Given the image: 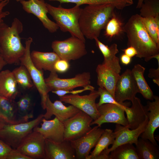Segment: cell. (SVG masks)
Returning <instances> with one entry per match:
<instances>
[{
	"label": "cell",
	"instance_id": "1",
	"mask_svg": "<svg viewBox=\"0 0 159 159\" xmlns=\"http://www.w3.org/2000/svg\"><path fill=\"white\" fill-rule=\"evenodd\" d=\"M123 29L127 38V46L135 48L137 52L136 57L144 58L148 62L159 54V46L150 36L140 14L132 15Z\"/></svg>",
	"mask_w": 159,
	"mask_h": 159
},
{
	"label": "cell",
	"instance_id": "2",
	"mask_svg": "<svg viewBox=\"0 0 159 159\" xmlns=\"http://www.w3.org/2000/svg\"><path fill=\"white\" fill-rule=\"evenodd\" d=\"M115 8L109 4L88 5L82 8L79 24L84 37L90 40L98 38L115 13Z\"/></svg>",
	"mask_w": 159,
	"mask_h": 159
},
{
	"label": "cell",
	"instance_id": "3",
	"mask_svg": "<svg viewBox=\"0 0 159 159\" xmlns=\"http://www.w3.org/2000/svg\"><path fill=\"white\" fill-rule=\"evenodd\" d=\"M23 25L17 18L13 20L10 26L4 21L0 26V54L6 63L20 62L19 59L25 51L20 34L23 31Z\"/></svg>",
	"mask_w": 159,
	"mask_h": 159
},
{
	"label": "cell",
	"instance_id": "4",
	"mask_svg": "<svg viewBox=\"0 0 159 159\" xmlns=\"http://www.w3.org/2000/svg\"><path fill=\"white\" fill-rule=\"evenodd\" d=\"M48 13L52 17L59 28L63 32H68L72 36L85 42V37L80 30L79 20L82 8L76 5L66 9L61 6L55 7L46 2Z\"/></svg>",
	"mask_w": 159,
	"mask_h": 159
},
{
	"label": "cell",
	"instance_id": "5",
	"mask_svg": "<svg viewBox=\"0 0 159 159\" xmlns=\"http://www.w3.org/2000/svg\"><path fill=\"white\" fill-rule=\"evenodd\" d=\"M41 114L33 120L15 124L0 122V139L13 149H16L23 139L42 122Z\"/></svg>",
	"mask_w": 159,
	"mask_h": 159
},
{
	"label": "cell",
	"instance_id": "6",
	"mask_svg": "<svg viewBox=\"0 0 159 159\" xmlns=\"http://www.w3.org/2000/svg\"><path fill=\"white\" fill-rule=\"evenodd\" d=\"M32 42L33 39L31 37L26 39L25 42V51L19 59L20 62L28 71L34 84L40 95L41 106L44 110H45L47 98L48 93L51 91L45 83L43 70L37 68L31 59L30 47Z\"/></svg>",
	"mask_w": 159,
	"mask_h": 159
},
{
	"label": "cell",
	"instance_id": "7",
	"mask_svg": "<svg viewBox=\"0 0 159 159\" xmlns=\"http://www.w3.org/2000/svg\"><path fill=\"white\" fill-rule=\"evenodd\" d=\"M85 43L77 37L72 36L64 40L53 41L51 47L61 59L69 62L80 59L87 54Z\"/></svg>",
	"mask_w": 159,
	"mask_h": 159
},
{
	"label": "cell",
	"instance_id": "8",
	"mask_svg": "<svg viewBox=\"0 0 159 159\" xmlns=\"http://www.w3.org/2000/svg\"><path fill=\"white\" fill-rule=\"evenodd\" d=\"M148 121V116L142 123L136 128L133 130L130 129L127 126L116 124L114 131L115 137L111 147L103 150L97 159H109L110 152L121 145L130 143L134 144L136 145L139 137L146 128Z\"/></svg>",
	"mask_w": 159,
	"mask_h": 159
},
{
	"label": "cell",
	"instance_id": "9",
	"mask_svg": "<svg viewBox=\"0 0 159 159\" xmlns=\"http://www.w3.org/2000/svg\"><path fill=\"white\" fill-rule=\"evenodd\" d=\"M93 119L84 112L80 110L75 115L63 122L64 140L70 141L83 136L92 128Z\"/></svg>",
	"mask_w": 159,
	"mask_h": 159
},
{
	"label": "cell",
	"instance_id": "10",
	"mask_svg": "<svg viewBox=\"0 0 159 159\" xmlns=\"http://www.w3.org/2000/svg\"><path fill=\"white\" fill-rule=\"evenodd\" d=\"M140 9L148 31L159 46V0H144Z\"/></svg>",
	"mask_w": 159,
	"mask_h": 159
},
{
	"label": "cell",
	"instance_id": "11",
	"mask_svg": "<svg viewBox=\"0 0 159 159\" xmlns=\"http://www.w3.org/2000/svg\"><path fill=\"white\" fill-rule=\"evenodd\" d=\"M90 77L89 72H84L72 78L62 79L54 71L50 72L49 76L45 79V81L51 91L57 90H71L76 87H84L90 85Z\"/></svg>",
	"mask_w": 159,
	"mask_h": 159
},
{
	"label": "cell",
	"instance_id": "12",
	"mask_svg": "<svg viewBox=\"0 0 159 159\" xmlns=\"http://www.w3.org/2000/svg\"><path fill=\"white\" fill-rule=\"evenodd\" d=\"M99 96L98 91L94 90L91 91L87 95L81 96L78 94L66 95L59 97V98L62 102L73 105L95 120L100 116L95 103L96 99Z\"/></svg>",
	"mask_w": 159,
	"mask_h": 159
},
{
	"label": "cell",
	"instance_id": "13",
	"mask_svg": "<svg viewBox=\"0 0 159 159\" xmlns=\"http://www.w3.org/2000/svg\"><path fill=\"white\" fill-rule=\"evenodd\" d=\"M45 138L39 132L33 130L16 149L31 159H45Z\"/></svg>",
	"mask_w": 159,
	"mask_h": 159
},
{
	"label": "cell",
	"instance_id": "14",
	"mask_svg": "<svg viewBox=\"0 0 159 159\" xmlns=\"http://www.w3.org/2000/svg\"><path fill=\"white\" fill-rule=\"evenodd\" d=\"M104 129L97 125L81 137L70 141L76 158L88 159L91 150L95 146Z\"/></svg>",
	"mask_w": 159,
	"mask_h": 159
},
{
	"label": "cell",
	"instance_id": "15",
	"mask_svg": "<svg viewBox=\"0 0 159 159\" xmlns=\"http://www.w3.org/2000/svg\"><path fill=\"white\" fill-rule=\"evenodd\" d=\"M97 107L100 116L92 122L91 125L96 124L101 127L103 123H113L127 126V120L123 108L112 104H104Z\"/></svg>",
	"mask_w": 159,
	"mask_h": 159
},
{
	"label": "cell",
	"instance_id": "16",
	"mask_svg": "<svg viewBox=\"0 0 159 159\" xmlns=\"http://www.w3.org/2000/svg\"><path fill=\"white\" fill-rule=\"evenodd\" d=\"M20 2L23 9L37 17L49 32H55L59 29L56 23L48 17V9L44 0H22Z\"/></svg>",
	"mask_w": 159,
	"mask_h": 159
},
{
	"label": "cell",
	"instance_id": "17",
	"mask_svg": "<svg viewBox=\"0 0 159 159\" xmlns=\"http://www.w3.org/2000/svg\"><path fill=\"white\" fill-rule=\"evenodd\" d=\"M138 93L131 70L127 69L120 77L116 83L114 98L116 101L123 103L126 100L131 101Z\"/></svg>",
	"mask_w": 159,
	"mask_h": 159
},
{
	"label": "cell",
	"instance_id": "18",
	"mask_svg": "<svg viewBox=\"0 0 159 159\" xmlns=\"http://www.w3.org/2000/svg\"><path fill=\"white\" fill-rule=\"evenodd\" d=\"M45 159H74L75 151L70 141L54 142L45 139Z\"/></svg>",
	"mask_w": 159,
	"mask_h": 159
},
{
	"label": "cell",
	"instance_id": "19",
	"mask_svg": "<svg viewBox=\"0 0 159 159\" xmlns=\"http://www.w3.org/2000/svg\"><path fill=\"white\" fill-rule=\"evenodd\" d=\"M45 109L46 111L43 114L44 118L48 120L54 115L62 122L75 115L80 110L72 105L65 106L60 100H56L53 102L50 100L49 95L45 102Z\"/></svg>",
	"mask_w": 159,
	"mask_h": 159
},
{
	"label": "cell",
	"instance_id": "20",
	"mask_svg": "<svg viewBox=\"0 0 159 159\" xmlns=\"http://www.w3.org/2000/svg\"><path fill=\"white\" fill-rule=\"evenodd\" d=\"M41 126L35 127L33 130L41 133L45 138L56 142H61L64 140V126L63 122L56 117L48 120L43 118Z\"/></svg>",
	"mask_w": 159,
	"mask_h": 159
},
{
	"label": "cell",
	"instance_id": "21",
	"mask_svg": "<svg viewBox=\"0 0 159 159\" xmlns=\"http://www.w3.org/2000/svg\"><path fill=\"white\" fill-rule=\"evenodd\" d=\"M153 100L147 102L148 121L146 128L140 136L141 138L148 139L154 144L158 145L154 134L155 130L159 127V97L154 96Z\"/></svg>",
	"mask_w": 159,
	"mask_h": 159
},
{
	"label": "cell",
	"instance_id": "22",
	"mask_svg": "<svg viewBox=\"0 0 159 159\" xmlns=\"http://www.w3.org/2000/svg\"><path fill=\"white\" fill-rule=\"evenodd\" d=\"M132 105L128 107L125 111L127 115L128 124L127 127L131 130L139 126L148 116L147 106H144L140 99L135 97L131 101Z\"/></svg>",
	"mask_w": 159,
	"mask_h": 159
},
{
	"label": "cell",
	"instance_id": "23",
	"mask_svg": "<svg viewBox=\"0 0 159 159\" xmlns=\"http://www.w3.org/2000/svg\"><path fill=\"white\" fill-rule=\"evenodd\" d=\"M96 71L97 85L105 88L114 98L116 85L120 75L103 63L97 66Z\"/></svg>",
	"mask_w": 159,
	"mask_h": 159
},
{
	"label": "cell",
	"instance_id": "24",
	"mask_svg": "<svg viewBox=\"0 0 159 159\" xmlns=\"http://www.w3.org/2000/svg\"><path fill=\"white\" fill-rule=\"evenodd\" d=\"M94 40L96 46L103 56L104 59L102 63L119 74L121 68L119 63V59L116 56L119 52L117 45L113 43L108 46L101 42L98 38Z\"/></svg>",
	"mask_w": 159,
	"mask_h": 159
},
{
	"label": "cell",
	"instance_id": "25",
	"mask_svg": "<svg viewBox=\"0 0 159 159\" xmlns=\"http://www.w3.org/2000/svg\"><path fill=\"white\" fill-rule=\"evenodd\" d=\"M19 94L18 84L12 71L6 69L0 72V96L15 100Z\"/></svg>",
	"mask_w": 159,
	"mask_h": 159
},
{
	"label": "cell",
	"instance_id": "26",
	"mask_svg": "<svg viewBox=\"0 0 159 159\" xmlns=\"http://www.w3.org/2000/svg\"><path fill=\"white\" fill-rule=\"evenodd\" d=\"M31 57L35 66L38 69L55 71L54 66L55 63L60 59L54 52H43L34 50L30 54Z\"/></svg>",
	"mask_w": 159,
	"mask_h": 159
},
{
	"label": "cell",
	"instance_id": "27",
	"mask_svg": "<svg viewBox=\"0 0 159 159\" xmlns=\"http://www.w3.org/2000/svg\"><path fill=\"white\" fill-rule=\"evenodd\" d=\"M0 122L11 124L21 123L18 119L15 100L0 96Z\"/></svg>",
	"mask_w": 159,
	"mask_h": 159
},
{
	"label": "cell",
	"instance_id": "28",
	"mask_svg": "<svg viewBox=\"0 0 159 159\" xmlns=\"http://www.w3.org/2000/svg\"><path fill=\"white\" fill-rule=\"evenodd\" d=\"M145 68L140 64L134 65L131 70L138 93H140L146 99L153 100L154 95L144 78V74Z\"/></svg>",
	"mask_w": 159,
	"mask_h": 159
},
{
	"label": "cell",
	"instance_id": "29",
	"mask_svg": "<svg viewBox=\"0 0 159 159\" xmlns=\"http://www.w3.org/2000/svg\"><path fill=\"white\" fill-rule=\"evenodd\" d=\"M135 145L136 151L139 159L159 158L158 145L154 144L148 140L140 138Z\"/></svg>",
	"mask_w": 159,
	"mask_h": 159
},
{
	"label": "cell",
	"instance_id": "30",
	"mask_svg": "<svg viewBox=\"0 0 159 159\" xmlns=\"http://www.w3.org/2000/svg\"><path fill=\"white\" fill-rule=\"evenodd\" d=\"M16 105L18 119L21 122H28L33 117V103L28 94L22 95L16 102Z\"/></svg>",
	"mask_w": 159,
	"mask_h": 159
},
{
	"label": "cell",
	"instance_id": "31",
	"mask_svg": "<svg viewBox=\"0 0 159 159\" xmlns=\"http://www.w3.org/2000/svg\"><path fill=\"white\" fill-rule=\"evenodd\" d=\"M115 137L114 132L111 129H106L99 139L93 151L89 155L88 159H97L100 153L113 143Z\"/></svg>",
	"mask_w": 159,
	"mask_h": 159
},
{
	"label": "cell",
	"instance_id": "32",
	"mask_svg": "<svg viewBox=\"0 0 159 159\" xmlns=\"http://www.w3.org/2000/svg\"><path fill=\"white\" fill-rule=\"evenodd\" d=\"M56 1L61 4L71 3L80 6L83 4L95 5L105 4H111L118 9H122L125 7L132 5L127 0H48Z\"/></svg>",
	"mask_w": 159,
	"mask_h": 159
},
{
	"label": "cell",
	"instance_id": "33",
	"mask_svg": "<svg viewBox=\"0 0 159 159\" xmlns=\"http://www.w3.org/2000/svg\"><path fill=\"white\" fill-rule=\"evenodd\" d=\"M109 159H139L135 147L133 144L126 143L120 145L112 151Z\"/></svg>",
	"mask_w": 159,
	"mask_h": 159
},
{
	"label": "cell",
	"instance_id": "34",
	"mask_svg": "<svg viewBox=\"0 0 159 159\" xmlns=\"http://www.w3.org/2000/svg\"><path fill=\"white\" fill-rule=\"evenodd\" d=\"M17 84L24 90L29 89L33 86L32 81L26 67L23 65L12 71Z\"/></svg>",
	"mask_w": 159,
	"mask_h": 159
},
{
	"label": "cell",
	"instance_id": "35",
	"mask_svg": "<svg viewBox=\"0 0 159 159\" xmlns=\"http://www.w3.org/2000/svg\"><path fill=\"white\" fill-rule=\"evenodd\" d=\"M124 25L120 18L114 13L107 23L104 29V35L112 38L124 32Z\"/></svg>",
	"mask_w": 159,
	"mask_h": 159
},
{
	"label": "cell",
	"instance_id": "36",
	"mask_svg": "<svg viewBox=\"0 0 159 159\" xmlns=\"http://www.w3.org/2000/svg\"><path fill=\"white\" fill-rule=\"evenodd\" d=\"M100 99L99 102L96 103L97 107L105 104H112L122 107L125 109V112L129 107V103H120L117 102L110 93L105 88L99 87L97 90Z\"/></svg>",
	"mask_w": 159,
	"mask_h": 159
},
{
	"label": "cell",
	"instance_id": "37",
	"mask_svg": "<svg viewBox=\"0 0 159 159\" xmlns=\"http://www.w3.org/2000/svg\"><path fill=\"white\" fill-rule=\"evenodd\" d=\"M94 90L95 87L90 85L84 87L83 89L81 90H53L52 92L53 93L57 95L59 97H61L68 94L75 95L78 94L85 91L90 90L92 91Z\"/></svg>",
	"mask_w": 159,
	"mask_h": 159
},
{
	"label": "cell",
	"instance_id": "38",
	"mask_svg": "<svg viewBox=\"0 0 159 159\" xmlns=\"http://www.w3.org/2000/svg\"><path fill=\"white\" fill-rule=\"evenodd\" d=\"M69 67V61L60 59L55 63L54 69L56 72L63 73L67 71Z\"/></svg>",
	"mask_w": 159,
	"mask_h": 159
},
{
	"label": "cell",
	"instance_id": "39",
	"mask_svg": "<svg viewBox=\"0 0 159 159\" xmlns=\"http://www.w3.org/2000/svg\"><path fill=\"white\" fill-rule=\"evenodd\" d=\"M12 149L0 139V159H6L7 156Z\"/></svg>",
	"mask_w": 159,
	"mask_h": 159
},
{
	"label": "cell",
	"instance_id": "40",
	"mask_svg": "<svg viewBox=\"0 0 159 159\" xmlns=\"http://www.w3.org/2000/svg\"><path fill=\"white\" fill-rule=\"evenodd\" d=\"M6 159H31L23 154L16 149L12 148L7 156Z\"/></svg>",
	"mask_w": 159,
	"mask_h": 159
},
{
	"label": "cell",
	"instance_id": "41",
	"mask_svg": "<svg viewBox=\"0 0 159 159\" xmlns=\"http://www.w3.org/2000/svg\"><path fill=\"white\" fill-rule=\"evenodd\" d=\"M9 0H3L0 2V26L1 23L4 21L3 19L7 16L10 14L8 11H4V8L9 4Z\"/></svg>",
	"mask_w": 159,
	"mask_h": 159
},
{
	"label": "cell",
	"instance_id": "42",
	"mask_svg": "<svg viewBox=\"0 0 159 159\" xmlns=\"http://www.w3.org/2000/svg\"><path fill=\"white\" fill-rule=\"evenodd\" d=\"M157 69H150L149 70L148 76L153 78V82L159 86V66Z\"/></svg>",
	"mask_w": 159,
	"mask_h": 159
},
{
	"label": "cell",
	"instance_id": "43",
	"mask_svg": "<svg viewBox=\"0 0 159 159\" xmlns=\"http://www.w3.org/2000/svg\"><path fill=\"white\" fill-rule=\"evenodd\" d=\"M122 50L124 54L131 58L136 56L137 54V50L132 46H128L127 47L122 49Z\"/></svg>",
	"mask_w": 159,
	"mask_h": 159
},
{
	"label": "cell",
	"instance_id": "44",
	"mask_svg": "<svg viewBox=\"0 0 159 159\" xmlns=\"http://www.w3.org/2000/svg\"><path fill=\"white\" fill-rule=\"evenodd\" d=\"M120 60L122 64L125 65H127L131 62L132 58L124 53L121 55Z\"/></svg>",
	"mask_w": 159,
	"mask_h": 159
},
{
	"label": "cell",
	"instance_id": "45",
	"mask_svg": "<svg viewBox=\"0 0 159 159\" xmlns=\"http://www.w3.org/2000/svg\"><path fill=\"white\" fill-rule=\"evenodd\" d=\"M7 64L0 54V71Z\"/></svg>",
	"mask_w": 159,
	"mask_h": 159
},
{
	"label": "cell",
	"instance_id": "46",
	"mask_svg": "<svg viewBox=\"0 0 159 159\" xmlns=\"http://www.w3.org/2000/svg\"><path fill=\"white\" fill-rule=\"evenodd\" d=\"M144 0H138L136 8L140 9Z\"/></svg>",
	"mask_w": 159,
	"mask_h": 159
},
{
	"label": "cell",
	"instance_id": "47",
	"mask_svg": "<svg viewBox=\"0 0 159 159\" xmlns=\"http://www.w3.org/2000/svg\"><path fill=\"white\" fill-rule=\"evenodd\" d=\"M130 2L132 4H133V0H127Z\"/></svg>",
	"mask_w": 159,
	"mask_h": 159
},
{
	"label": "cell",
	"instance_id": "48",
	"mask_svg": "<svg viewBox=\"0 0 159 159\" xmlns=\"http://www.w3.org/2000/svg\"><path fill=\"white\" fill-rule=\"evenodd\" d=\"M17 2L20 1L22 0H15Z\"/></svg>",
	"mask_w": 159,
	"mask_h": 159
},
{
	"label": "cell",
	"instance_id": "49",
	"mask_svg": "<svg viewBox=\"0 0 159 159\" xmlns=\"http://www.w3.org/2000/svg\"><path fill=\"white\" fill-rule=\"evenodd\" d=\"M3 0H0V2L2 1H3Z\"/></svg>",
	"mask_w": 159,
	"mask_h": 159
},
{
	"label": "cell",
	"instance_id": "50",
	"mask_svg": "<svg viewBox=\"0 0 159 159\" xmlns=\"http://www.w3.org/2000/svg\"></svg>",
	"mask_w": 159,
	"mask_h": 159
}]
</instances>
